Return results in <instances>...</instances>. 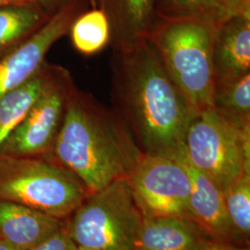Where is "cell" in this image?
Returning a JSON list of instances; mask_svg holds the SVG:
<instances>
[{
    "label": "cell",
    "instance_id": "cell-1",
    "mask_svg": "<svg viewBox=\"0 0 250 250\" xmlns=\"http://www.w3.org/2000/svg\"><path fill=\"white\" fill-rule=\"evenodd\" d=\"M112 108L143 154L169 156L184 144L197 112L161 63L148 40L112 50Z\"/></svg>",
    "mask_w": 250,
    "mask_h": 250
},
{
    "label": "cell",
    "instance_id": "cell-2",
    "mask_svg": "<svg viewBox=\"0 0 250 250\" xmlns=\"http://www.w3.org/2000/svg\"><path fill=\"white\" fill-rule=\"evenodd\" d=\"M95 193L127 178L143 153L112 107L73 85L49 154Z\"/></svg>",
    "mask_w": 250,
    "mask_h": 250
},
{
    "label": "cell",
    "instance_id": "cell-3",
    "mask_svg": "<svg viewBox=\"0 0 250 250\" xmlns=\"http://www.w3.org/2000/svg\"><path fill=\"white\" fill-rule=\"evenodd\" d=\"M216 27L159 17L146 36L170 79L197 113L212 107V41Z\"/></svg>",
    "mask_w": 250,
    "mask_h": 250
},
{
    "label": "cell",
    "instance_id": "cell-4",
    "mask_svg": "<svg viewBox=\"0 0 250 250\" xmlns=\"http://www.w3.org/2000/svg\"><path fill=\"white\" fill-rule=\"evenodd\" d=\"M89 195L71 170L50 156L0 155V199L63 219Z\"/></svg>",
    "mask_w": 250,
    "mask_h": 250
},
{
    "label": "cell",
    "instance_id": "cell-5",
    "mask_svg": "<svg viewBox=\"0 0 250 250\" xmlns=\"http://www.w3.org/2000/svg\"><path fill=\"white\" fill-rule=\"evenodd\" d=\"M143 220L128 180L120 178L85 197L66 228L78 247L134 250Z\"/></svg>",
    "mask_w": 250,
    "mask_h": 250
},
{
    "label": "cell",
    "instance_id": "cell-6",
    "mask_svg": "<svg viewBox=\"0 0 250 250\" xmlns=\"http://www.w3.org/2000/svg\"><path fill=\"white\" fill-rule=\"evenodd\" d=\"M184 149L189 161L224 194L245 172H250V131L236 128L212 107L192 119Z\"/></svg>",
    "mask_w": 250,
    "mask_h": 250
},
{
    "label": "cell",
    "instance_id": "cell-7",
    "mask_svg": "<svg viewBox=\"0 0 250 250\" xmlns=\"http://www.w3.org/2000/svg\"><path fill=\"white\" fill-rule=\"evenodd\" d=\"M144 217L191 219V182L181 161L163 154H143L127 177Z\"/></svg>",
    "mask_w": 250,
    "mask_h": 250
},
{
    "label": "cell",
    "instance_id": "cell-8",
    "mask_svg": "<svg viewBox=\"0 0 250 250\" xmlns=\"http://www.w3.org/2000/svg\"><path fill=\"white\" fill-rule=\"evenodd\" d=\"M73 85L67 70L48 65L45 83L38 98L9 135L0 155L36 157L49 154Z\"/></svg>",
    "mask_w": 250,
    "mask_h": 250
},
{
    "label": "cell",
    "instance_id": "cell-9",
    "mask_svg": "<svg viewBox=\"0 0 250 250\" xmlns=\"http://www.w3.org/2000/svg\"><path fill=\"white\" fill-rule=\"evenodd\" d=\"M89 0H77L56 11L36 32L0 58V98L34 77L50 47L70 31Z\"/></svg>",
    "mask_w": 250,
    "mask_h": 250
},
{
    "label": "cell",
    "instance_id": "cell-10",
    "mask_svg": "<svg viewBox=\"0 0 250 250\" xmlns=\"http://www.w3.org/2000/svg\"><path fill=\"white\" fill-rule=\"evenodd\" d=\"M169 156L182 162L191 182L189 210L191 219L211 237L225 239L232 237V227L225 208L223 191L214 181L198 170L188 159L184 144Z\"/></svg>",
    "mask_w": 250,
    "mask_h": 250
},
{
    "label": "cell",
    "instance_id": "cell-11",
    "mask_svg": "<svg viewBox=\"0 0 250 250\" xmlns=\"http://www.w3.org/2000/svg\"><path fill=\"white\" fill-rule=\"evenodd\" d=\"M215 83L250 73V14L237 15L216 27L212 41Z\"/></svg>",
    "mask_w": 250,
    "mask_h": 250
},
{
    "label": "cell",
    "instance_id": "cell-12",
    "mask_svg": "<svg viewBox=\"0 0 250 250\" xmlns=\"http://www.w3.org/2000/svg\"><path fill=\"white\" fill-rule=\"evenodd\" d=\"M89 3L107 16L112 50L127 48L146 39L158 18L157 0H89Z\"/></svg>",
    "mask_w": 250,
    "mask_h": 250
},
{
    "label": "cell",
    "instance_id": "cell-13",
    "mask_svg": "<svg viewBox=\"0 0 250 250\" xmlns=\"http://www.w3.org/2000/svg\"><path fill=\"white\" fill-rule=\"evenodd\" d=\"M63 227L53 216L0 199V239L20 250H30Z\"/></svg>",
    "mask_w": 250,
    "mask_h": 250
},
{
    "label": "cell",
    "instance_id": "cell-14",
    "mask_svg": "<svg viewBox=\"0 0 250 250\" xmlns=\"http://www.w3.org/2000/svg\"><path fill=\"white\" fill-rule=\"evenodd\" d=\"M208 236L187 218L144 217L134 250H195L208 241Z\"/></svg>",
    "mask_w": 250,
    "mask_h": 250
},
{
    "label": "cell",
    "instance_id": "cell-15",
    "mask_svg": "<svg viewBox=\"0 0 250 250\" xmlns=\"http://www.w3.org/2000/svg\"><path fill=\"white\" fill-rule=\"evenodd\" d=\"M157 16L187 19L218 26L237 15L250 14V0H157Z\"/></svg>",
    "mask_w": 250,
    "mask_h": 250
},
{
    "label": "cell",
    "instance_id": "cell-16",
    "mask_svg": "<svg viewBox=\"0 0 250 250\" xmlns=\"http://www.w3.org/2000/svg\"><path fill=\"white\" fill-rule=\"evenodd\" d=\"M49 17L30 3L0 6V58L23 42Z\"/></svg>",
    "mask_w": 250,
    "mask_h": 250
},
{
    "label": "cell",
    "instance_id": "cell-17",
    "mask_svg": "<svg viewBox=\"0 0 250 250\" xmlns=\"http://www.w3.org/2000/svg\"><path fill=\"white\" fill-rule=\"evenodd\" d=\"M48 64L25 83L0 98V153L9 135L26 116L44 86Z\"/></svg>",
    "mask_w": 250,
    "mask_h": 250
},
{
    "label": "cell",
    "instance_id": "cell-18",
    "mask_svg": "<svg viewBox=\"0 0 250 250\" xmlns=\"http://www.w3.org/2000/svg\"><path fill=\"white\" fill-rule=\"evenodd\" d=\"M212 107L236 128L250 131V73L215 83Z\"/></svg>",
    "mask_w": 250,
    "mask_h": 250
},
{
    "label": "cell",
    "instance_id": "cell-19",
    "mask_svg": "<svg viewBox=\"0 0 250 250\" xmlns=\"http://www.w3.org/2000/svg\"><path fill=\"white\" fill-rule=\"evenodd\" d=\"M69 33L74 47L84 55L98 53L109 44L110 28L101 9L83 10L73 21Z\"/></svg>",
    "mask_w": 250,
    "mask_h": 250
},
{
    "label": "cell",
    "instance_id": "cell-20",
    "mask_svg": "<svg viewBox=\"0 0 250 250\" xmlns=\"http://www.w3.org/2000/svg\"><path fill=\"white\" fill-rule=\"evenodd\" d=\"M233 236L249 237L250 232V172H245L224 194Z\"/></svg>",
    "mask_w": 250,
    "mask_h": 250
},
{
    "label": "cell",
    "instance_id": "cell-21",
    "mask_svg": "<svg viewBox=\"0 0 250 250\" xmlns=\"http://www.w3.org/2000/svg\"><path fill=\"white\" fill-rule=\"evenodd\" d=\"M76 244L69 235L67 228L63 226L53 235L30 250H76Z\"/></svg>",
    "mask_w": 250,
    "mask_h": 250
},
{
    "label": "cell",
    "instance_id": "cell-22",
    "mask_svg": "<svg viewBox=\"0 0 250 250\" xmlns=\"http://www.w3.org/2000/svg\"><path fill=\"white\" fill-rule=\"evenodd\" d=\"M74 1L77 0H23L22 2L30 3L44 11L46 15L52 16L56 11Z\"/></svg>",
    "mask_w": 250,
    "mask_h": 250
},
{
    "label": "cell",
    "instance_id": "cell-23",
    "mask_svg": "<svg viewBox=\"0 0 250 250\" xmlns=\"http://www.w3.org/2000/svg\"><path fill=\"white\" fill-rule=\"evenodd\" d=\"M195 250H250L247 248H238L229 244L219 243V242H206Z\"/></svg>",
    "mask_w": 250,
    "mask_h": 250
},
{
    "label": "cell",
    "instance_id": "cell-24",
    "mask_svg": "<svg viewBox=\"0 0 250 250\" xmlns=\"http://www.w3.org/2000/svg\"><path fill=\"white\" fill-rule=\"evenodd\" d=\"M0 250H20L17 248L13 247L12 245H10L9 243H7L2 239H0Z\"/></svg>",
    "mask_w": 250,
    "mask_h": 250
},
{
    "label": "cell",
    "instance_id": "cell-25",
    "mask_svg": "<svg viewBox=\"0 0 250 250\" xmlns=\"http://www.w3.org/2000/svg\"><path fill=\"white\" fill-rule=\"evenodd\" d=\"M23 0H0V6L2 5H7V4H11V3H21Z\"/></svg>",
    "mask_w": 250,
    "mask_h": 250
},
{
    "label": "cell",
    "instance_id": "cell-26",
    "mask_svg": "<svg viewBox=\"0 0 250 250\" xmlns=\"http://www.w3.org/2000/svg\"><path fill=\"white\" fill-rule=\"evenodd\" d=\"M76 250H102L99 249H95V248H87V247H78L76 248Z\"/></svg>",
    "mask_w": 250,
    "mask_h": 250
}]
</instances>
